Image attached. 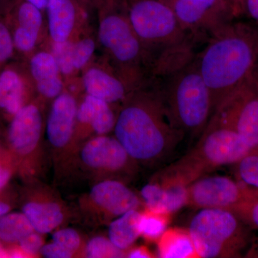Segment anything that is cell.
<instances>
[{"label": "cell", "instance_id": "1", "mask_svg": "<svg viewBox=\"0 0 258 258\" xmlns=\"http://www.w3.org/2000/svg\"><path fill=\"white\" fill-rule=\"evenodd\" d=\"M113 132L137 164L147 167L166 161L185 137L168 114L154 79L120 105Z\"/></svg>", "mask_w": 258, "mask_h": 258}, {"label": "cell", "instance_id": "2", "mask_svg": "<svg viewBox=\"0 0 258 258\" xmlns=\"http://www.w3.org/2000/svg\"><path fill=\"white\" fill-rule=\"evenodd\" d=\"M195 57L215 111L257 69L258 25L241 19L221 24Z\"/></svg>", "mask_w": 258, "mask_h": 258}, {"label": "cell", "instance_id": "3", "mask_svg": "<svg viewBox=\"0 0 258 258\" xmlns=\"http://www.w3.org/2000/svg\"><path fill=\"white\" fill-rule=\"evenodd\" d=\"M154 79L174 124L184 135L200 137L213 114L214 106L196 57L170 74Z\"/></svg>", "mask_w": 258, "mask_h": 258}, {"label": "cell", "instance_id": "4", "mask_svg": "<svg viewBox=\"0 0 258 258\" xmlns=\"http://www.w3.org/2000/svg\"><path fill=\"white\" fill-rule=\"evenodd\" d=\"M250 152L235 132L210 119L195 147L154 178L188 186L217 168L234 165Z\"/></svg>", "mask_w": 258, "mask_h": 258}, {"label": "cell", "instance_id": "5", "mask_svg": "<svg viewBox=\"0 0 258 258\" xmlns=\"http://www.w3.org/2000/svg\"><path fill=\"white\" fill-rule=\"evenodd\" d=\"M115 1L101 8L98 38L117 64L118 74L134 88L153 79L154 61Z\"/></svg>", "mask_w": 258, "mask_h": 258}, {"label": "cell", "instance_id": "6", "mask_svg": "<svg viewBox=\"0 0 258 258\" xmlns=\"http://www.w3.org/2000/svg\"><path fill=\"white\" fill-rule=\"evenodd\" d=\"M187 230L198 257H241L252 240L248 227L223 209L199 210Z\"/></svg>", "mask_w": 258, "mask_h": 258}, {"label": "cell", "instance_id": "7", "mask_svg": "<svg viewBox=\"0 0 258 258\" xmlns=\"http://www.w3.org/2000/svg\"><path fill=\"white\" fill-rule=\"evenodd\" d=\"M74 151L83 170L98 178V181H123L132 178L138 171L137 161L115 137L96 136L78 146Z\"/></svg>", "mask_w": 258, "mask_h": 258}, {"label": "cell", "instance_id": "8", "mask_svg": "<svg viewBox=\"0 0 258 258\" xmlns=\"http://www.w3.org/2000/svg\"><path fill=\"white\" fill-rule=\"evenodd\" d=\"M210 119L233 130L251 152H258V67L217 107Z\"/></svg>", "mask_w": 258, "mask_h": 258}, {"label": "cell", "instance_id": "9", "mask_svg": "<svg viewBox=\"0 0 258 258\" xmlns=\"http://www.w3.org/2000/svg\"><path fill=\"white\" fill-rule=\"evenodd\" d=\"M142 204L140 197L123 181L105 179L93 185L81 200V207L91 221L109 224L129 210H139Z\"/></svg>", "mask_w": 258, "mask_h": 258}, {"label": "cell", "instance_id": "10", "mask_svg": "<svg viewBox=\"0 0 258 258\" xmlns=\"http://www.w3.org/2000/svg\"><path fill=\"white\" fill-rule=\"evenodd\" d=\"M42 116L40 108L26 105L15 115L8 131L9 152L16 166L25 168L27 172L35 171L40 161L42 134Z\"/></svg>", "mask_w": 258, "mask_h": 258}, {"label": "cell", "instance_id": "11", "mask_svg": "<svg viewBox=\"0 0 258 258\" xmlns=\"http://www.w3.org/2000/svg\"><path fill=\"white\" fill-rule=\"evenodd\" d=\"M250 189L225 176H203L187 186V205L193 208L231 210L243 202Z\"/></svg>", "mask_w": 258, "mask_h": 258}, {"label": "cell", "instance_id": "12", "mask_svg": "<svg viewBox=\"0 0 258 258\" xmlns=\"http://www.w3.org/2000/svg\"><path fill=\"white\" fill-rule=\"evenodd\" d=\"M77 110L76 98L69 93H62L54 100L47 118L46 134L55 152H73Z\"/></svg>", "mask_w": 258, "mask_h": 258}, {"label": "cell", "instance_id": "13", "mask_svg": "<svg viewBox=\"0 0 258 258\" xmlns=\"http://www.w3.org/2000/svg\"><path fill=\"white\" fill-rule=\"evenodd\" d=\"M24 203L22 212L39 233H50L67 220L69 210L60 199L47 189L34 191Z\"/></svg>", "mask_w": 258, "mask_h": 258}, {"label": "cell", "instance_id": "14", "mask_svg": "<svg viewBox=\"0 0 258 258\" xmlns=\"http://www.w3.org/2000/svg\"><path fill=\"white\" fill-rule=\"evenodd\" d=\"M83 82L88 95L111 104H121L137 89L119 74H112L99 68L88 70L83 76Z\"/></svg>", "mask_w": 258, "mask_h": 258}, {"label": "cell", "instance_id": "15", "mask_svg": "<svg viewBox=\"0 0 258 258\" xmlns=\"http://www.w3.org/2000/svg\"><path fill=\"white\" fill-rule=\"evenodd\" d=\"M146 209L172 214L187 205V186L153 179L141 190Z\"/></svg>", "mask_w": 258, "mask_h": 258}, {"label": "cell", "instance_id": "16", "mask_svg": "<svg viewBox=\"0 0 258 258\" xmlns=\"http://www.w3.org/2000/svg\"><path fill=\"white\" fill-rule=\"evenodd\" d=\"M113 105L86 95L78 106L76 125L88 127L96 136L108 135L114 129L119 111H115Z\"/></svg>", "mask_w": 258, "mask_h": 258}, {"label": "cell", "instance_id": "17", "mask_svg": "<svg viewBox=\"0 0 258 258\" xmlns=\"http://www.w3.org/2000/svg\"><path fill=\"white\" fill-rule=\"evenodd\" d=\"M30 70L37 91L46 98H55L62 93L63 83L60 71L52 53L40 52L30 61Z\"/></svg>", "mask_w": 258, "mask_h": 258}, {"label": "cell", "instance_id": "18", "mask_svg": "<svg viewBox=\"0 0 258 258\" xmlns=\"http://www.w3.org/2000/svg\"><path fill=\"white\" fill-rule=\"evenodd\" d=\"M46 11L52 41L69 40L79 11L78 0H48Z\"/></svg>", "mask_w": 258, "mask_h": 258}, {"label": "cell", "instance_id": "19", "mask_svg": "<svg viewBox=\"0 0 258 258\" xmlns=\"http://www.w3.org/2000/svg\"><path fill=\"white\" fill-rule=\"evenodd\" d=\"M18 20L19 27L15 30L13 42L18 50L29 52L38 40L42 25V10L25 0L19 6Z\"/></svg>", "mask_w": 258, "mask_h": 258}, {"label": "cell", "instance_id": "20", "mask_svg": "<svg viewBox=\"0 0 258 258\" xmlns=\"http://www.w3.org/2000/svg\"><path fill=\"white\" fill-rule=\"evenodd\" d=\"M142 215L139 210H129L110 222L108 237L115 247L125 252L141 237Z\"/></svg>", "mask_w": 258, "mask_h": 258}, {"label": "cell", "instance_id": "21", "mask_svg": "<svg viewBox=\"0 0 258 258\" xmlns=\"http://www.w3.org/2000/svg\"><path fill=\"white\" fill-rule=\"evenodd\" d=\"M157 243L159 257H198L187 230L178 227L167 229Z\"/></svg>", "mask_w": 258, "mask_h": 258}, {"label": "cell", "instance_id": "22", "mask_svg": "<svg viewBox=\"0 0 258 258\" xmlns=\"http://www.w3.org/2000/svg\"><path fill=\"white\" fill-rule=\"evenodd\" d=\"M25 87L20 76L12 70L0 75V108L15 115L25 106Z\"/></svg>", "mask_w": 258, "mask_h": 258}, {"label": "cell", "instance_id": "23", "mask_svg": "<svg viewBox=\"0 0 258 258\" xmlns=\"http://www.w3.org/2000/svg\"><path fill=\"white\" fill-rule=\"evenodd\" d=\"M34 231L28 217L23 212H9L0 218V240L8 245L18 244Z\"/></svg>", "mask_w": 258, "mask_h": 258}, {"label": "cell", "instance_id": "24", "mask_svg": "<svg viewBox=\"0 0 258 258\" xmlns=\"http://www.w3.org/2000/svg\"><path fill=\"white\" fill-rule=\"evenodd\" d=\"M171 214L152 211L145 208L140 222L141 237L148 242H157L167 230Z\"/></svg>", "mask_w": 258, "mask_h": 258}, {"label": "cell", "instance_id": "25", "mask_svg": "<svg viewBox=\"0 0 258 258\" xmlns=\"http://www.w3.org/2000/svg\"><path fill=\"white\" fill-rule=\"evenodd\" d=\"M232 166L237 181L249 189L258 191V152L248 153Z\"/></svg>", "mask_w": 258, "mask_h": 258}, {"label": "cell", "instance_id": "26", "mask_svg": "<svg viewBox=\"0 0 258 258\" xmlns=\"http://www.w3.org/2000/svg\"><path fill=\"white\" fill-rule=\"evenodd\" d=\"M83 255L89 258L125 257L124 251L103 236L93 237L85 243Z\"/></svg>", "mask_w": 258, "mask_h": 258}, {"label": "cell", "instance_id": "27", "mask_svg": "<svg viewBox=\"0 0 258 258\" xmlns=\"http://www.w3.org/2000/svg\"><path fill=\"white\" fill-rule=\"evenodd\" d=\"M231 212L237 215L249 228L258 230V191L250 189L245 200Z\"/></svg>", "mask_w": 258, "mask_h": 258}, {"label": "cell", "instance_id": "28", "mask_svg": "<svg viewBox=\"0 0 258 258\" xmlns=\"http://www.w3.org/2000/svg\"><path fill=\"white\" fill-rule=\"evenodd\" d=\"M227 22L236 18L235 0H186Z\"/></svg>", "mask_w": 258, "mask_h": 258}, {"label": "cell", "instance_id": "29", "mask_svg": "<svg viewBox=\"0 0 258 258\" xmlns=\"http://www.w3.org/2000/svg\"><path fill=\"white\" fill-rule=\"evenodd\" d=\"M52 242L69 251L74 257L83 255L85 244L79 232L74 229L64 227L56 230L52 235Z\"/></svg>", "mask_w": 258, "mask_h": 258}, {"label": "cell", "instance_id": "30", "mask_svg": "<svg viewBox=\"0 0 258 258\" xmlns=\"http://www.w3.org/2000/svg\"><path fill=\"white\" fill-rule=\"evenodd\" d=\"M74 42L66 40L53 42L52 55L57 62L61 74L70 75L76 71L74 67Z\"/></svg>", "mask_w": 258, "mask_h": 258}, {"label": "cell", "instance_id": "31", "mask_svg": "<svg viewBox=\"0 0 258 258\" xmlns=\"http://www.w3.org/2000/svg\"><path fill=\"white\" fill-rule=\"evenodd\" d=\"M96 48V44L91 38H84L74 43L75 70L84 67L91 60Z\"/></svg>", "mask_w": 258, "mask_h": 258}, {"label": "cell", "instance_id": "32", "mask_svg": "<svg viewBox=\"0 0 258 258\" xmlns=\"http://www.w3.org/2000/svg\"><path fill=\"white\" fill-rule=\"evenodd\" d=\"M42 234L36 231L31 232L23 237L18 242V247L26 254L28 257H33L40 254V251L43 246V238Z\"/></svg>", "mask_w": 258, "mask_h": 258}, {"label": "cell", "instance_id": "33", "mask_svg": "<svg viewBox=\"0 0 258 258\" xmlns=\"http://www.w3.org/2000/svg\"><path fill=\"white\" fill-rule=\"evenodd\" d=\"M236 18L258 25V0H235Z\"/></svg>", "mask_w": 258, "mask_h": 258}, {"label": "cell", "instance_id": "34", "mask_svg": "<svg viewBox=\"0 0 258 258\" xmlns=\"http://www.w3.org/2000/svg\"><path fill=\"white\" fill-rule=\"evenodd\" d=\"M16 167L14 159L9 152L0 153V189H3L9 182Z\"/></svg>", "mask_w": 258, "mask_h": 258}, {"label": "cell", "instance_id": "35", "mask_svg": "<svg viewBox=\"0 0 258 258\" xmlns=\"http://www.w3.org/2000/svg\"><path fill=\"white\" fill-rule=\"evenodd\" d=\"M13 43L9 30L0 23V62L8 60L13 55Z\"/></svg>", "mask_w": 258, "mask_h": 258}, {"label": "cell", "instance_id": "36", "mask_svg": "<svg viewBox=\"0 0 258 258\" xmlns=\"http://www.w3.org/2000/svg\"><path fill=\"white\" fill-rule=\"evenodd\" d=\"M42 257L47 258H71L74 255L58 244L52 242L44 244L40 251Z\"/></svg>", "mask_w": 258, "mask_h": 258}, {"label": "cell", "instance_id": "37", "mask_svg": "<svg viewBox=\"0 0 258 258\" xmlns=\"http://www.w3.org/2000/svg\"><path fill=\"white\" fill-rule=\"evenodd\" d=\"M125 257L131 258H152L157 257L150 249L146 246H135L131 247L125 252Z\"/></svg>", "mask_w": 258, "mask_h": 258}, {"label": "cell", "instance_id": "38", "mask_svg": "<svg viewBox=\"0 0 258 258\" xmlns=\"http://www.w3.org/2000/svg\"><path fill=\"white\" fill-rule=\"evenodd\" d=\"M245 257H258V240L252 242L251 240L248 248L245 252Z\"/></svg>", "mask_w": 258, "mask_h": 258}, {"label": "cell", "instance_id": "39", "mask_svg": "<svg viewBox=\"0 0 258 258\" xmlns=\"http://www.w3.org/2000/svg\"><path fill=\"white\" fill-rule=\"evenodd\" d=\"M10 210H11V206H10V203L0 198V218L9 213Z\"/></svg>", "mask_w": 258, "mask_h": 258}, {"label": "cell", "instance_id": "40", "mask_svg": "<svg viewBox=\"0 0 258 258\" xmlns=\"http://www.w3.org/2000/svg\"><path fill=\"white\" fill-rule=\"evenodd\" d=\"M28 3L35 5L38 9L40 10H46L47 3L48 0H26Z\"/></svg>", "mask_w": 258, "mask_h": 258}, {"label": "cell", "instance_id": "41", "mask_svg": "<svg viewBox=\"0 0 258 258\" xmlns=\"http://www.w3.org/2000/svg\"><path fill=\"white\" fill-rule=\"evenodd\" d=\"M88 1L94 3V4L98 5V6L101 8L107 5L110 4V3H113L115 0H88Z\"/></svg>", "mask_w": 258, "mask_h": 258}, {"label": "cell", "instance_id": "42", "mask_svg": "<svg viewBox=\"0 0 258 258\" xmlns=\"http://www.w3.org/2000/svg\"><path fill=\"white\" fill-rule=\"evenodd\" d=\"M0 257H8V252L5 244L0 240Z\"/></svg>", "mask_w": 258, "mask_h": 258}]
</instances>
